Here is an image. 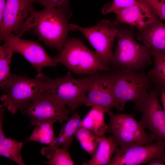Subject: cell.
I'll return each mask as SVG.
<instances>
[{
	"mask_svg": "<svg viewBox=\"0 0 165 165\" xmlns=\"http://www.w3.org/2000/svg\"><path fill=\"white\" fill-rule=\"evenodd\" d=\"M72 14L70 10L58 8H45L35 11L31 28L40 41L59 52L63 49L69 31L72 30L68 23Z\"/></svg>",
	"mask_w": 165,
	"mask_h": 165,
	"instance_id": "6da1fadb",
	"label": "cell"
},
{
	"mask_svg": "<svg viewBox=\"0 0 165 165\" xmlns=\"http://www.w3.org/2000/svg\"><path fill=\"white\" fill-rule=\"evenodd\" d=\"M114 76L113 93L115 108L123 110L128 101L133 102L136 110L142 103L151 89L147 75L142 71L112 69Z\"/></svg>",
	"mask_w": 165,
	"mask_h": 165,
	"instance_id": "7a4b0ae2",
	"label": "cell"
},
{
	"mask_svg": "<svg viewBox=\"0 0 165 165\" xmlns=\"http://www.w3.org/2000/svg\"><path fill=\"white\" fill-rule=\"evenodd\" d=\"M116 37L117 46L109 63L111 69L142 71L151 65V53L135 40L131 31L118 28Z\"/></svg>",
	"mask_w": 165,
	"mask_h": 165,
	"instance_id": "3957f363",
	"label": "cell"
},
{
	"mask_svg": "<svg viewBox=\"0 0 165 165\" xmlns=\"http://www.w3.org/2000/svg\"><path fill=\"white\" fill-rule=\"evenodd\" d=\"M54 59L70 71L79 74H92L100 71H111L101 62L95 52L90 50L76 38L66 40L62 50Z\"/></svg>",
	"mask_w": 165,
	"mask_h": 165,
	"instance_id": "277c9868",
	"label": "cell"
},
{
	"mask_svg": "<svg viewBox=\"0 0 165 165\" xmlns=\"http://www.w3.org/2000/svg\"><path fill=\"white\" fill-rule=\"evenodd\" d=\"M38 75L45 82V91L66 105L72 112L83 105H86V94L90 83L89 75L75 78L68 71L63 77L52 79L42 72Z\"/></svg>",
	"mask_w": 165,
	"mask_h": 165,
	"instance_id": "5b68a950",
	"label": "cell"
},
{
	"mask_svg": "<svg viewBox=\"0 0 165 165\" xmlns=\"http://www.w3.org/2000/svg\"><path fill=\"white\" fill-rule=\"evenodd\" d=\"M45 91V82L38 75L34 78L13 74L10 86L2 94L0 108H6L12 114L21 111Z\"/></svg>",
	"mask_w": 165,
	"mask_h": 165,
	"instance_id": "8992f818",
	"label": "cell"
},
{
	"mask_svg": "<svg viewBox=\"0 0 165 165\" xmlns=\"http://www.w3.org/2000/svg\"><path fill=\"white\" fill-rule=\"evenodd\" d=\"M109 117L107 132L111 133L120 148L150 145L153 140L132 114L107 113Z\"/></svg>",
	"mask_w": 165,
	"mask_h": 165,
	"instance_id": "52a82bcc",
	"label": "cell"
},
{
	"mask_svg": "<svg viewBox=\"0 0 165 165\" xmlns=\"http://www.w3.org/2000/svg\"><path fill=\"white\" fill-rule=\"evenodd\" d=\"M118 22L107 20L99 21L96 25L84 28L70 24L72 30L81 32L95 50V52L102 63L109 67L113 52L112 48L118 31Z\"/></svg>",
	"mask_w": 165,
	"mask_h": 165,
	"instance_id": "ba28073f",
	"label": "cell"
},
{
	"mask_svg": "<svg viewBox=\"0 0 165 165\" xmlns=\"http://www.w3.org/2000/svg\"><path fill=\"white\" fill-rule=\"evenodd\" d=\"M34 0H6L0 22V38L4 41L13 35L20 38L35 11Z\"/></svg>",
	"mask_w": 165,
	"mask_h": 165,
	"instance_id": "9c48e42d",
	"label": "cell"
},
{
	"mask_svg": "<svg viewBox=\"0 0 165 165\" xmlns=\"http://www.w3.org/2000/svg\"><path fill=\"white\" fill-rule=\"evenodd\" d=\"M30 118L31 124L35 126L41 121L50 119L58 121L61 125L70 118L72 111L45 91L21 111Z\"/></svg>",
	"mask_w": 165,
	"mask_h": 165,
	"instance_id": "30bf717a",
	"label": "cell"
},
{
	"mask_svg": "<svg viewBox=\"0 0 165 165\" xmlns=\"http://www.w3.org/2000/svg\"><path fill=\"white\" fill-rule=\"evenodd\" d=\"M90 83L86 106H100L106 113L115 108L113 93L114 76L111 71H100L88 75Z\"/></svg>",
	"mask_w": 165,
	"mask_h": 165,
	"instance_id": "8fae6325",
	"label": "cell"
},
{
	"mask_svg": "<svg viewBox=\"0 0 165 165\" xmlns=\"http://www.w3.org/2000/svg\"><path fill=\"white\" fill-rule=\"evenodd\" d=\"M158 96L155 90L150 89L136 110L142 115L139 123L150 131L152 139L165 143V113Z\"/></svg>",
	"mask_w": 165,
	"mask_h": 165,
	"instance_id": "7c38bea8",
	"label": "cell"
},
{
	"mask_svg": "<svg viewBox=\"0 0 165 165\" xmlns=\"http://www.w3.org/2000/svg\"><path fill=\"white\" fill-rule=\"evenodd\" d=\"M165 155V143L159 141L150 145L118 147L109 165H142L153 159H163Z\"/></svg>",
	"mask_w": 165,
	"mask_h": 165,
	"instance_id": "4fadbf2b",
	"label": "cell"
},
{
	"mask_svg": "<svg viewBox=\"0 0 165 165\" xmlns=\"http://www.w3.org/2000/svg\"><path fill=\"white\" fill-rule=\"evenodd\" d=\"M14 52L22 55L38 72L45 67L55 68L58 63L46 53L38 42L22 39L16 36L13 37Z\"/></svg>",
	"mask_w": 165,
	"mask_h": 165,
	"instance_id": "5bb4252c",
	"label": "cell"
},
{
	"mask_svg": "<svg viewBox=\"0 0 165 165\" xmlns=\"http://www.w3.org/2000/svg\"><path fill=\"white\" fill-rule=\"evenodd\" d=\"M117 22L124 23L136 27L139 31L159 20L157 16L146 4L134 5L116 10Z\"/></svg>",
	"mask_w": 165,
	"mask_h": 165,
	"instance_id": "9a60e30c",
	"label": "cell"
},
{
	"mask_svg": "<svg viewBox=\"0 0 165 165\" xmlns=\"http://www.w3.org/2000/svg\"><path fill=\"white\" fill-rule=\"evenodd\" d=\"M137 38L152 54L165 53V24L159 20L139 31Z\"/></svg>",
	"mask_w": 165,
	"mask_h": 165,
	"instance_id": "2e32d148",
	"label": "cell"
},
{
	"mask_svg": "<svg viewBox=\"0 0 165 165\" xmlns=\"http://www.w3.org/2000/svg\"><path fill=\"white\" fill-rule=\"evenodd\" d=\"M81 121L78 113L73 112L70 119L63 125L58 136L53 142L47 147L42 148L41 154L49 159L55 149L60 146L69 149L75 132L79 127H82Z\"/></svg>",
	"mask_w": 165,
	"mask_h": 165,
	"instance_id": "e0dca14e",
	"label": "cell"
},
{
	"mask_svg": "<svg viewBox=\"0 0 165 165\" xmlns=\"http://www.w3.org/2000/svg\"><path fill=\"white\" fill-rule=\"evenodd\" d=\"M112 135L100 137L97 146L90 160L85 165H109L112 156L118 148Z\"/></svg>",
	"mask_w": 165,
	"mask_h": 165,
	"instance_id": "ac0fdd59",
	"label": "cell"
},
{
	"mask_svg": "<svg viewBox=\"0 0 165 165\" xmlns=\"http://www.w3.org/2000/svg\"><path fill=\"white\" fill-rule=\"evenodd\" d=\"M0 47V88L6 93L11 84L13 74L10 71L11 58L14 53L13 42L10 39Z\"/></svg>",
	"mask_w": 165,
	"mask_h": 165,
	"instance_id": "d6986e66",
	"label": "cell"
},
{
	"mask_svg": "<svg viewBox=\"0 0 165 165\" xmlns=\"http://www.w3.org/2000/svg\"><path fill=\"white\" fill-rule=\"evenodd\" d=\"M85 116L81 120V126L102 137L107 133L108 125L105 123V115L106 112L102 107L93 106Z\"/></svg>",
	"mask_w": 165,
	"mask_h": 165,
	"instance_id": "ffe728a7",
	"label": "cell"
},
{
	"mask_svg": "<svg viewBox=\"0 0 165 165\" xmlns=\"http://www.w3.org/2000/svg\"><path fill=\"white\" fill-rule=\"evenodd\" d=\"M154 66L147 75L152 89L159 96L163 90L165 91V53L152 54Z\"/></svg>",
	"mask_w": 165,
	"mask_h": 165,
	"instance_id": "44dd1931",
	"label": "cell"
},
{
	"mask_svg": "<svg viewBox=\"0 0 165 165\" xmlns=\"http://www.w3.org/2000/svg\"><path fill=\"white\" fill-rule=\"evenodd\" d=\"M57 121L50 119L39 122L35 126L34 130L27 140L49 145H51L56 138L53 131V125Z\"/></svg>",
	"mask_w": 165,
	"mask_h": 165,
	"instance_id": "7402d4cb",
	"label": "cell"
},
{
	"mask_svg": "<svg viewBox=\"0 0 165 165\" xmlns=\"http://www.w3.org/2000/svg\"><path fill=\"white\" fill-rule=\"evenodd\" d=\"M23 145L22 142L6 137L0 141V155L19 165H25L21 152Z\"/></svg>",
	"mask_w": 165,
	"mask_h": 165,
	"instance_id": "603a6c76",
	"label": "cell"
},
{
	"mask_svg": "<svg viewBox=\"0 0 165 165\" xmlns=\"http://www.w3.org/2000/svg\"><path fill=\"white\" fill-rule=\"evenodd\" d=\"M74 137L80 143L83 149L92 155L97 146L100 136L81 127L76 131Z\"/></svg>",
	"mask_w": 165,
	"mask_h": 165,
	"instance_id": "cb8c5ba5",
	"label": "cell"
},
{
	"mask_svg": "<svg viewBox=\"0 0 165 165\" xmlns=\"http://www.w3.org/2000/svg\"><path fill=\"white\" fill-rule=\"evenodd\" d=\"M68 148L62 147L56 148L46 164L50 165H74Z\"/></svg>",
	"mask_w": 165,
	"mask_h": 165,
	"instance_id": "d4e9b609",
	"label": "cell"
},
{
	"mask_svg": "<svg viewBox=\"0 0 165 165\" xmlns=\"http://www.w3.org/2000/svg\"><path fill=\"white\" fill-rule=\"evenodd\" d=\"M142 0H113L105 5L101 12L104 14L113 13L115 11L134 5H145Z\"/></svg>",
	"mask_w": 165,
	"mask_h": 165,
	"instance_id": "484cf974",
	"label": "cell"
},
{
	"mask_svg": "<svg viewBox=\"0 0 165 165\" xmlns=\"http://www.w3.org/2000/svg\"><path fill=\"white\" fill-rule=\"evenodd\" d=\"M161 20H165V0H142Z\"/></svg>",
	"mask_w": 165,
	"mask_h": 165,
	"instance_id": "4316f807",
	"label": "cell"
},
{
	"mask_svg": "<svg viewBox=\"0 0 165 165\" xmlns=\"http://www.w3.org/2000/svg\"><path fill=\"white\" fill-rule=\"evenodd\" d=\"M45 8H54L70 10L69 0H34Z\"/></svg>",
	"mask_w": 165,
	"mask_h": 165,
	"instance_id": "83f0119b",
	"label": "cell"
},
{
	"mask_svg": "<svg viewBox=\"0 0 165 165\" xmlns=\"http://www.w3.org/2000/svg\"><path fill=\"white\" fill-rule=\"evenodd\" d=\"M0 141L5 138L6 137L2 129V123L5 117V107L0 108Z\"/></svg>",
	"mask_w": 165,
	"mask_h": 165,
	"instance_id": "f1b7e54d",
	"label": "cell"
},
{
	"mask_svg": "<svg viewBox=\"0 0 165 165\" xmlns=\"http://www.w3.org/2000/svg\"><path fill=\"white\" fill-rule=\"evenodd\" d=\"M6 2V0H0V22L2 18Z\"/></svg>",
	"mask_w": 165,
	"mask_h": 165,
	"instance_id": "f546056e",
	"label": "cell"
},
{
	"mask_svg": "<svg viewBox=\"0 0 165 165\" xmlns=\"http://www.w3.org/2000/svg\"><path fill=\"white\" fill-rule=\"evenodd\" d=\"M149 165H165L163 159H153L147 163Z\"/></svg>",
	"mask_w": 165,
	"mask_h": 165,
	"instance_id": "4dcf8cb0",
	"label": "cell"
},
{
	"mask_svg": "<svg viewBox=\"0 0 165 165\" xmlns=\"http://www.w3.org/2000/svg\"><path fill=\"white\" fill-rule=\"evenodd\" d=\"M160 95V100L162 103L163 109L165 113V91L163 90L161 92Z\"/></svg>",
	"mask_w": 165,
	"mask_h": 165,
	"instance_id": "1f68e13d",
	"label": "cell"
},
{
	"mask_svg": "<svg viewBox=\"0 0 165 165\" xmlns=\"http://www.w3.org/2000/svg\"><path fill=\"white\" fill-rule=\"evenodd\" d=\"M163 159L164 161L165 164V155H164V156L163 157Z\"/></svg>",
	"mask_w": 165,
	"mask_h": 165,
	"instance_id": "d6a6232c",
	"label": "cell"
}]
</instances>
